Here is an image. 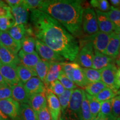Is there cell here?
<instances>
[{"mask_svg":"<svg viewBox=\"0 0 120 120\" xmlns=\"http://www.w3.org/2000/svg\"><path fill=\"white\" fill-rule=\"evenodd\" d=\"M108 117H97L94 120H107Z\"/></svg>","mask_w":120,"mask_h":120,"instance_id":"53","label":"cell"},{"mask_svg":"<svg viewBox=\"0 0 120 120\" xmlns=\"http://www.w3.org/2000/svg\"><path fill=\"white\" fill-rule=\"evenodd\" d=\"M0 73L8 86L19 83V79L16 71V67L0 63Z\"/></svg>","mask_w":120,"mask_h":120,"instance_id":"10","label":"cell"},{"mask_svg":"<svg viewBox=\"0 0 120 120\" xmlns=\"http://www.w3.org/2000/svg\"><path fill=\"white\" fill-rule=\"evenodd\" d=\"M0 63H1V61H0Z\"/></svg>","mask_w":120,"mask_h":120,"instance_id":"59","label":"cell"},{"mask_svg":"<svg viewBox=\"0 0 120 120\" xmlns=\"http://www.w3.org/2000/svg\"><path fill=\"white\" fill-rule=\"evenodd\" d=\"M4 1L9 6V7L12 8L19 5L22 2V0H6Z\"/></svg>","mask_w":120,"mask_h":120,"instance_id":"46","label":"cell"},{"mask_svg":"<svg viewBox=\"0 0 120 120\" xmlns=\"http://www.w3.org/2000/svg\"><path fill=\"white\" fill-rule=\"evenodd\" d=\"M82 29L84 33L88 36L93 35L99 31L96 13L93 8L87 7L84 9Z\"/></svg>","mask_w":120,"mask_h":120,"instance_id":"3","label":"cell"},{"mask_svg":"<svg viewBox=\"0 0 120 120\" xmlns=\"http://www.w3.org/2000/svg\"><path fill=\"white\" fill-rule=\"evenodd\" d=\"M112 115V99L101 102V109L97 117H109Z\"/></svg>","mask_w":120,"mask_h":120,"instance_id":"38","label":"cell"},{"mask_svg":"<svg viewBox=\"0 0 120 120\" xmlns=\"http://www.w3.org/2000/svg\"><path fill=\"white\" fill-rule=\"evenodd\" d=\"M116 32V34H117L118 38H119L120 40V32Z\"/></svg>","mask_w":120,"mask_h":120,"instance_id":"55","label":"cell"},{"mask_svg":"<svg viewBox=\"0 0 120 120\" xmlns=\"http://www.w3.org/2000/svg\"><path fill=\"white\" fill-rule=\"evenodd\" d=\"M28 105L36 113L47 106L46 92L34 94L29 97Z\"/></svg>","mask_w":120,"mask_h":120,"instance_id":"21","label":"cell"},{"mask_svg":"<svg viewBox=\"0 0 120 120\" xmlns=\"http://www.w3.org/2000/svg\"><path fill=\"white\" fill-rule=\"evenodd\" d=\"M58 79L65 90H73L77 88V86L75 85L74 82L69 79L63 72L60 75Z\"/></svg>","mask_w":120,"mask_h":120,"instance_id":"40","label":"cell"},{"mask_svg":"<svg viewBox=\"0 0 120 120\" xmlns=\"http://www.w3.org/2000/svg\"><path fill=\"white\" fill-rule=\"evenodd\" d=\"M90 4L96 10L103 13H107L111 10L109 2L107 0H92Z\"/></svg>","mask_w":120,"mask_h":120,"instance_id":"34","label":"cell"},{"mask_svg":"<svg viewBox=\"0 0 120 120\" xmlns=\"http://www.w3.org/2000/svg\"><path fill=\"white\" fill-rule=\"evenodd\" d=\"M0 32H1V31H0Z\"/></svg>","mask_w":120,"mask_h":120,"instance_id":"60","label":"cell"},{"mask_svg":"<svg viewBox=\"0 0 120 120\" xmlns=\"http://www.w3.org/2000/svg\"><path fill=\"white\" fill-rule=\"evenodd\" d=\"M12 97L11 88L8 85L0 86V100Z\"/></svg>","mask_w":120,"mask_h":120,"instance_id":"43","label":"cell"},{"mask_svg":"<svg viewBox=\"0 0 120 120\" xmlns=\"http://www.w3.org/2000/svg\"><path fill=\"white\" fill-rule=\"evenodd\" d=\"M38 10L47 13L62 25L74 36L82 32L84 8L80 0H46Z\"/></svg>","mask_w":120,"mask_h":120,"instance_id":"2","label":"cell"},{"mask_svg":"<svg viewBox=\"0 0 120 120\" xmlns=\"http://www.w3.org/2000/svg\"><path fill=\"white\" fill-rule=\"evenodd\" d=\"M85 94H86V98L87 99L88 104H89L91 115H92L93 120H94L96 118H97L100 112L101 102L97 101L96 99L94 98V96H90L86 92H85Z\"/></svg>","mask_w":120,"mask_h":120,"instance_id":"28","label":"cell"},{"mask_svg":"<svg viewBox=\"0 0 120 120\" xmlns=\"http://www.w3.org/2000/svg\"><path fill=\"white\" fill-rule=\"evenodd\" d=\"M0 109L12 120H22L20 103L12 98L0 100Z\"/></svg>","mask_w":120,"mask_h":120,"instance_id":"4","label":"cell"},{"mask_svg":"<svg viewBox=\"0 0 120 120\" xmlns=\"http://www.w3.org/2000/svg\"><path fill=\"white\" fill-rule=\"evenodd\" d=\"M116 64H117V65L120 68V62H117V63H116Z\"/></svg>","mask_w":120,"mask_h":120,"instance_id":"56","label":"cell"},{"mask_svg":"<svg viewBox=\"0 0 120 120\" xmlns=\"http://www.w3.org/2000/svg\"><path fill=\"white\" fill-rule=\"evenodd\" d=\"M18 56L20 64L34 71V67L41 60V58L36 52L33 53H27L23 52L22 49H21L18 53Z\"/></svg>","mask_w":120,"mask_h":120,"instance_id":"14","label":"cell"},{"mask_svg":"<svg viewBox=\"0 0 120 120\" xmlns=\"http://www.w3.org/2000/svg\"><path fill=\"white\" fill-rule=\"evenodd\" d=\"M115 32H118L120 33V26L118 27H116V29H115Z\"/></svg>","mask_w":120,"mask_h":120,"instance_id":"54","label":"cell"},{"mask_svg":"<svg viewBox=\"0 0 120 120\" xmlns=\"http://www.w3.org/2000/svg\"><path fill=\"white\" fill-rule=\"evenodd\" d=\"M22 120H38L37 113L27 103L20 104Z\"/></svg>","mask_w":120,"mask_h":120,"instance_id":"31","label":"cell"},{"mask_svg":"<svg viewBox=\"0 0 120 120\" xmlns=\"http://www.w3.org/2000/svg\"><path fill=\"white\" fill-rule=\"evenodd\" d=\"M106 14L116 27L120 26V7L111 6L110 11Z\"/></svg>","mask_w":120,"mask_h":120,"instance_id":"36","label":"cell"},{"mask_svg":"<svg viewBox=\"0 0 120 120\" xmlns=\"http://www.w3.org/2000/svg\"><path fill=\"white\" fill-rule=\"evenodd\" d=\"M7 32L12 38L17 41H21V40L26 35V28L23 25H15Z\"/></svg>","mask_w":120,"mask_h":120,"instance_id":"27","label":"cell"},{"mask_svg":"<svg viewBox=\"0 0 120 120\" xmlns=\"http://www.w3.org/2000/svg\"><path fill=\"white\" fill-rule=\"evenodd\" d=\"M87 39L92 43L94 51L105 54L110 39V34L99 31L96 34L89 36Z\"/></svg>","mask_w":120,"mask_h":120,"instance_id":"8","label":"cell"},{"mask_svg":"<svg viewBox=\"0 0 120 120\" xmlns=\"http://www.w3.org/2000/svg\"><path fill=\"white\" fill-rule=\"evenodd\" d=\"M36 113L38 120H52L51 116L47 106Z\"/></svg>","mask_w":120,"mask_h":120,"instance_id":"44","label":"cell"},{"mask_svg":"<svg viewBox=\"0 0 120 120\" xmlns=\"http://www.w3.org/2000/svg\"><path fill=\"white\" fill-rule=\"evenodd\" d=\"M112 115L115 117H120V94L112 99Z\"/></svg>","mask_w":120,"mask_h":120,"instance_id":"41","label":"cell"},{"mask_svg":"<svg viewBox=\"0 0 120 120\" xmlns=\"http://www.w3.org/2000/svg\"><path fill=\"white\" fill-rule=\"evenodd\" d=\"M117 94H118L114 92L109 87H106L94 97L100 102H102L111 100Z\"/></svg>","mask_w":120,"mask_h":120,"instance_id":"33","label":"cell"},{"mask_svg":"<svg viewBox=\"0 0 120 120\" xmlns=\"http://www.w3.org/2000/svg\"><path fill=\"white\" fill-rule=\"evenodd\" d=\"M12 90V97L13 100L18 102L19 103H29V96H28L25 88L24 85L21 82L16 85L10 86Z\"/></svg>","mask_w":120,"mask_h":120,"instance_id":"20","label":"cell"},{"mask_svg":"<svg viewBox=\"0 0 120 120\" xmlns=\"http://www.w3.org/2000/svg\"><path fill=\"white\" fill-rule=\"evenodd\" d=\"M73 91V90H65L64 93L58 97L60 106H61V109L62 113L64 111V110L68 106L70 98H71V94H72Z\"/></svg>","mask_w":120,"mask_h":120,"instance_id":"35","label":"cell"},{"mask_svg":"<svg viewBox=\"0 0 120 120\" xmlns=\"http://www.w3.org/2000/svg\"><path fill=\"white\" fill-rule=\"evenodd\" d=\"M11 13V8L5 1H0V17H3Z\"/></svg>","mask_w":120,"mask_h":120,"instance_id":"45","label":"cell"},{"mask_svg":"<svg viewBox=\"0 0 120 120\" xmlns=\"http://www.w3.org/2000/svg\"><path fill=\"white\" fill-rule=\"evenodd\" d=\"M97 16V24L100 31L109 34H111L115 31V26L109 19L106 13L102 12L98 10H95Z\"/></svg>","mask_w":120,"mask_h":120,"instance_id":"11","label":"cell"},{"mask_svg":"<svg viewBox=\"0 0 120 120\" xmlns=\"http://www.w3.org/2000/svg\"><path fill=\"white\" fill-rule=\"evenodd\" d=\"M81 113L83 120H94L91 115L89 107V104L87 99L86 98L85 91H84L83 99L81 105Z\"/></svg>","mask_w":120,"mask_h":120,"instance_id":"37","label":"cell"},{"mask_svg":"<svg viewBox=\"0 0 120 120\" xmlns=\"http://www.w3.org/2000/svg\"><path fill=\"white\" fill-rule=\"evenodd\" d=\"M0 120H10V119H8V117L5 114L3 113L1 109H0Z\"/></svg>","mask_w":120,"mask_h":120,"instance_id":"49","label":"cell"},{"mask_svg":"<svg viewBox=\"0 0 120 120\" xmlns=\"http://www.w3.org/2000/svg\"><path fill=\"white\" fill-rule=\"evenodd\" d=\"M16 71L19 82L25 85L27 82L33 77H37V75L34 70L23 66L22 64H19L16 67Z\"/></svg>","mask_w":120,"mask_h":120,"instance_id":"23","label":"cell"},{"mask_svg":"<svg viewBox=\"0 0 120 120\" xmlns=\"http://www.w3.org/2000/svg\"><path fill=\"white\" fill-rule=\"evenodd\" d=\"M0 44L16 54H18L21 49L20 41L12 38L7 31L0 32Z\"/></svg>","mask_w":120,"mask_h":120,"instance_id":"15","label":"cell"},{"mask_svg":"<svg viewBox=\"0 0 120 120\" xmlns=\"http://www.w3.org/2000/svg\"><path fill=\"white\" fill-rule=\"evenodd\" d=\"M120 49V40L117 34L114 32L110 34L109 43L106 48L105 55L115 59Z\"/></svg>","mask_w":120,"mask_h":120,"instance_id":"22","label":"cell"},{"mask_svg":"<svg viewBox=\"0 0 120 120\" xmlns=\"http://www.w3.org/2000/svg\"><path fill=\"white\" fill-rule=\"evenodd\" d=\"M24 88L29 97L34 94L46 92V88L43 82L37 77H33L24 85Z\"/></svg>","mask_w":120,"mask_h":120,"instance_id":"13","label":"cell"},{"mask_svg":"<svg viewBox=\"0 0 120 120\" xmlns=\"http://www.w3.org/2000/svg\"><path fill=\"white\" fill-rule=\"evenodd\" d=\"M109 2L112 4V6L114 7H120V0H111Z\"/></svg>","mask_w":120,"mask_h":120,"instance_id":"48","label":"cell"},{"mask_svg":"<svg viewBox=\"0 0 120 120\" xmlns=\"http://www.w3.org/2000/svg\"><path fill=\"white\" fill-rule=\"evenodd\" d=\"M94 56L93 44L91 41H88L83 45L81 49H79L75 62L83 68H92Z\"/></svg>","mask_w":120,"mask_h":120,"instance_id":"5","label":"cell"},{"mask_svg":"<svg viewBox=\"0 0 120 120\" xmlns=\"http://www.w3.org/2000/svg\"><path fill=\"white\" fill-rule=\"evenodd\" d=\"M116 120H120V117H118V118H117Z\"/></svg>","mask_w":120,"mask_h":120,"instance_id":"57","label":"cell"},{"mask_svg":"<svg viewBox=\"0 0 120 120\" xmlns=\"http://www.w3.org/2000/svg\"><path fill=\"white\" fill-rule=\"evenodd\" d=\"M62 120H83L81 108H70L67 107L62 113Z\"/></svg>","mask_w":120,"mask_h":120,"instance_id":"24","label":"cell"},{"mask_svg":"<svg viewBox=\"0 0 120 120\" xmlns=\"http://www.w3.org/2000/svg\"><path fill=\"white\" fill-rule=\"evenodd\" d=\"M8 85L6 83V82L5 81L4 78H3L2 76L1 75V73H0V86H3V85Z\"/></svg>","mask_w":120,"mask_h":120,"instance_id":"50","label":"cell"},{"mask_svg":"<svg viewBox=\"0 0 120 120\" xmlns=\"http://www.w3.org/2000/svg\"><path fill=\"white\" fill-rule=\"evenodd\" d=\"M46 89L50 91L57 97H58L61 94H62L65 90L64 86H62L58 79L50 83V85L46 88Z\"/></svg>","mask_w":120,"mask_h":120,"instance_id":"39","label":"cell"},{"mask_svg":"<svg viewBox=\"0 0 120 120\" xmlns=\"http://www.w3.org/2000/svg\"><path fill=\"white\" fill-rule=\"evenodd\" d=\"M62 72V70L61 62H49V71L43 82L46 88H47L52 82L57 80Z\"/></svg>","mask_w":120,"mask_h":120,"instance_id":"17","label":"cell"},{"mask_svg":"<svg viewBox=\"0 0 120 120\" xmlns=\"http://www.w3.org/2000/svg\"><path fill=\"white\" fill-rule=\"evenodd\" d=\"M70 79L74 82L76 86L83 88H85V87L89 84L86 79L83 68L76 62H75Z\"/></svg>","mask_w":120,"mask_h":120,"instance_id":"19","label":"cell"},{"mask_svg":"<svg viewBox=\"0 0 120 120\" xmlns=\"http://www.w3.org/2000/svg\"><path fill=\"white\" fill-rule=\"evenodd\" d=\"M59 120H61V118H60V119Z\"/></svg>","mask_w":120,"mask_h":120,"instance_id":"58","label":"cell"},{"mask_svg":"<svg viewBox=\"0 0 120 120\" xmlns=\"http://www.w3.org/2000/svg\"><path fill=\"white\" fill-rule=\"evenodd\" d=\"M30 11L34 37L66 60L75 61L79 51L76 37L47 13L38 10Z\"/></svg>","mask_w":120,"mask_h":120,"instance_id":"1","label":"cell"},{"mask_svg":"<svg viewBox=\"0 0 120 120\" xmlns=\"http://www.w3.org/2000/svg\"><path fill=\"white\" fill-rule=\"evenodd\" d=\"M36 51L42 60L48 62H64L65 59L59 54L56 53L44 43L36 38Z\"/></svg>","mask_w":120,"mask_h":120,"instance_id":"6","label":"cell"},{"mask_svg":"<svg viewBox=\"0 0 120 120\" xmlns=\"http://www.w3.org/2000/svg\"><path fill=\"white\" fill-rule=\"evenodd\" d=\"M115 59L94 50V56L92 61V68L97 70H101L109 64L114 63Z\"/></svg>","mask_w":120,"mask_h":120,"instance_id":"18","label":"cell"},{"mask_svg":"<svg viewBox=\"0 0 120 120\" xmlns=\"http://www.w3.org/2000/svg\"><path fill=\"white\" fill-rule=\"evenodd\" d=\"M115 62H116V64L117 62H120V49L119 51V52H118V55L117 56L116 58L115 59Z\"/></svg>","mask_w":120,"mask_h":120,"instance_id":"51","label":"cell"},{"mask_svg":"<svg viewBox=\"0 0 120 120\" xmlns=\"http://www.w3.org/2000/svg\"><path fill=\"white\" fill-rule=\"evenodd\" d=\"M15 25V21L12 13L5 16L0 17V31H8Z\"/></svg>","mask_w":120,"mask_h":120,"instance_id":"32","label":"cell"},{"mask_svg":"<svg viewBox=\"0 0 120 120\" xmlns=\"http://www.w3.org/2000/svg\"><path fill=\"white\" fill-rule=\"evenodd\" d=\"M11 13L15 21V25H27L29 17V10L25 7L22 2L19 5L11 8Z\"/></svg>","mask_w":120,"mask_h":120,"instance_id":"12","label":"cell"},{"mask_svg":"<svg viewBox=\"0 0 120 120\" xmlns=\"http://www.w3.org/2000/svg\"><path fill=\"white\" fill-rule=\"evenodd\" d=\"M0 61L3 64L16 67L20 64L18 54L11 51L0 44Z\"/></svg>","mask_w":120,"mask_h":120,"instance_id":"16","label":"cell"},{"mask_svg":"<svg viewBox=\"0 0 120 120\" xmlns=\"http://www.w3.org/2000/svg\"><path fill=\"white\" fill-rule=\"evenodd\" d=\"M106 87H107V86L102 81H100L88 84L87 86L85 87L83 90L89 95L95 96Z\"/></svg>","mask_w":120,"mask_h":120,"instance_id":"29","label":"cell"},{"mask_svg":"<svg viewBox=\"0 0 120 120\" xmlns=\"http://www.w3.org/2000/svg\"><path fill=\"white\" fill-rule=\"evenodd\" d=\"M49 67V62L41 60L34 67V71L37 75V77L39 78L43 82H44Z\"/></svg>","mask_w":120,"mask_h":120,"instance_id":"26","label":"cell"},{"mask_svg":"<svg viewBox=\"0 0 120 120\" xmlns=\"http://www.w3.org/2000/svg\"><path fill=\"white\" fill-rule=\"evenodd\" d=\"M43 1L41 0H23V3L25 7L28 10H38L41 7Z\"/></svg>","mask_w":120,"mask_h":120,"instance_id":"42","label":"cell"},{"mask_svg":"<svg viewBox=\"0 0 120 120\" xmlns=\"http://www.w3.org/2000/svg\"><path fill=\"white\" fill-rule=\"evenodd\" d=\"M116 119H117V118L115 117V116H113V115H112L108 117L107 120H116Z\"/></svg>","mask_w":120,"mask_h":120,"instance_id":"52","label":"cell"},{"mask_svg":"<svg viewBox=\"0 0 120 120\" xmlns=\"http://www.w3.org/2000/svg\"><path fill=\"white\" fill-rule=\"evenodd\" d=\"M116 83L117 87L120 91V68H117L116 73Z\"/></svg>","mask_w":120,"mask_h":120,"instance_id":"47","label":"cell"},{"mask_svg":"<svg viewBox=\"0 0 120 120\" xmlns=\"http://www.w3.org/2000/svg\"><path fill=\"white\" fill-rule=\"evenodd\" d=\"M86 79L88 83H92L101 81V75L100 70L92 68H82Z\"/></svg>","mask_w":120,"mask_h":120,"instance_id":"30","label":"cell"},{"mask_svg":"<svg viewBox=\"0 0 120 120\" xmlns=\"http://www.w3.org/2000/svg\"><path fill=\"white\" fill-rule=\"evenodd\" d=\"M21 49L27 53L36 52V38L26 35L21 40Z\"/></svg>","mask_w":120,"mask_h":120,"instance_id":"25","label":"cell"},{"mask_svg":"<svg viewBox=\"0 0 120 120\" xmlns=\"http://www.w3.org/2000/svg\"><path fill=\"white\" fill-rule=\"evenodd\" d=\"M46 96L52 120H59L61 118V109L58 97L47 89L46 91Z\"/></svg>","mask_w":120,"mask_h":120,"instance_id":"9","label":"cell"},{"mask_svg":"<svg viewBox=\"0 0 120 120\" xmlns=\"http://www.w3.org/2000/svg\"><path fill=\"white\" fill-rule=\"evenodd\" d=\"M117 68L115 63L109 64L101 71V81L105 85L117 94H120L116 83V73Z\"/></svg>","mask_w":120,"mask_h":120,"instance_id":"7","label":"cell"}]
</instances>
